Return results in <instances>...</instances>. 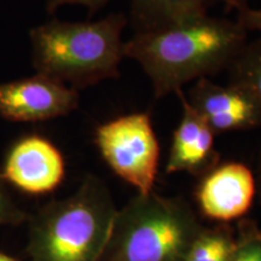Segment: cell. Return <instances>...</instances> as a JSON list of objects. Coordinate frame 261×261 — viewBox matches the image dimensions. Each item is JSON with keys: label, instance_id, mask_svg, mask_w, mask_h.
I'll return each instance as SVG.
<instances>
[{"label": "cell", "instance_id": "3", "mask_svg": "<svg viewBox=\"0 0 261 261\" xmlns=\"http://www.w3.org/2000/svg\"><path fill=\"white\" fill-rule=\"evenodd\" d=\"M116 212L106 182L86 175L73 195L45 204L29 219L31 261H99Z\"/></svg>", "mask_w": 261, "mask_h": 261}, {"label": "cell", "instance_id": "15", "mask_svg": "<svg viewBox=\"0 0 261 261\" xmlns=\"http://www.w3.org/2000/svg\"><path fill=\"white\" fill-rule=\"evenodd\" d=\"M25 219V214L14 203L0 180V226L18 224Z\"/></svg>", "mask_w": 261, "mask_h": 261}, {"label": "cell", "instance_id": "6", "mask_svg": "<svg viewBox=\"0 0 261 261\" xmlns=\"http://www.w3.org/2000/svg\"><path fill=\"white\" fill-rule=\"evenodd\" d=\"M79 92L44 75L0 84V116L14 122H40L79 107Z\"/></svg>", "mask_w": 261, "mask_h": 261}, {"label": "cell", "instance_id": "16", "mask_svg": "<svg viewBox=\"0 0 261 261\" xmlns=\"http://www.w3.org/2000/svg\"><path fill=\"white\" fill-rule=\"evenodd\" d=\"M236 10V21L247 32L255 31L261 33V9H252L248 5H242Z\"/></svg>", "mask_w": 261, "mask_h": 261}, {"label": "cell", "instance_id": "7", "mask_svg": "<svg viewBox=\"0 0 261 261\" xmlns=\"http://www.w3.org/2000/svg\"><path fill=\"white\" fill-rule=\"evenodd\" d=\"M184 94L215 135L261 127V100L243 87L203 77Z\"/></svg>", "mask_w": 261, "mask_h": 261}, {"label": "cell", "instance_id": "11", "mask_svg": "<svg viewBox=\"0 0 261 261\" xmlns=\"http://www.w3.org/2000/svg\"><path fill=\"white\" fill-rule=\"evenodd\" d=\"M221 0H130L128 21L136 33L158 31L210 14Z\"/></svg>", "mask_w": 261, "mask_h": 261}, {"label": "cell", "instance_id": "17", "mask_svg": "<svg viewBox=\"0 0 261 261\" xmlns=\"http://www.w3.org/2000/svg\"><path fill=\"white\" fill-rule=\"evenodd\" d=\"M110 0H47L46 10L48 14H54L58 9L65 5H80L86 8L90 14L103 9Z\"/></svg>", "mask_w": 261, "mask_h": 261}, {"label": "cell", "instance_id": "12", "mask_svg": "<svg viewBox=\"0 0 261 261\" xmlns=\"http://www.w3.org/2000/svg\"><path fill=\"white\" fill-rule=\"evenodd\" d=\"M236 240V231L228 225L203 227L182 261H227Z\"/></svg>", "mask_w": 261, "mask_h": 261}, {"label": "cell", "instance_id": "2", "mask_svg": "<svg viewBox=\"0 0 261 261\" xmlns=\"http://www.w3.org/2000/svg\"><path fill=\"white\" fill-rule=\"evenodd\" d=\"M127 23L125 15L113 12L93 22L54 19L38 25L29 34L34 69L76 91L119 77Z\"/></svg>", "mask_w": 261, "mask_h": 261}, {"label": "cell", "instance_id": "20", "mask_svg": "<svg viewBox=\"0 0 261 261\" xmlns=\"http://www.w3.org/2000/svg\"><path fill=\"white\" fill-rule=\"evenodd\" d=\"M0 261H17V260L14 259V257H11V256L5 255V254L0 253Z\"/></svg>", "mask_w": 261, "mask_h": 261}, {"label": "cell", "instance_id": "14", "mask_svg": "<svg viewBox=\"0 0 261 261\" xmlns=\"http://www.w3.org/2000/svg\"><path fill=\"white\" fill-rule=\"evenodd\" d=\"M227 261H261V228L254 221H240Z\"/></svg>", "mask_w": 261, "mask_h": 261}, {"label": "cell", "instance_id": "13", "mask_svg": "<svg viewBox=\"0 0 261 261\" xmlns=\"http://www.w3.org/2000/svg\"><path fill=\"white\" fill-rule=\"evenodd\" d=\"M227 73L228 83L243 87L261 100V37L243 45Z\"/></svg>", "mask_w": 261, "mask_h": 261}, {"label": "cell", "instance_id": "18", "mask_svg": "<svg viewBox=\"0 0 261 261\" xmlns=\"http://www.w3.org/2000/svg\"><path fill=\"white\" fill-rule=\"evenodd\" d=\"M221 2L225 3V5L227 6V9H233L236 10L242 5H247L248 0H221Z\"/></svg>", "mask_w": 261, "mask_h": 261}, {"label": "cell", "instance_id": "9", "mask_svg": "<svg viewBox=\"0 0 261 261\" xmlns=\"http://www.w3.org/2000/svg\"><path fill=\"white\" fill-rule=\"evenodd\" d=\"M64 159L50 140L31 136L19 140L9 152L3 177L33 195L55 190L64 178Z\"/></svg>", "mask_w": 261, "mask_h": 261}, {"label": "cell", "instance_id": "8", "mask_svg": "<svg viewBox=\"0 0 261 261\" xmlns=\"http://www.w3.org/2000/svg\"><path fill=\"white\" fill-rule=\"evenodd\" d=\"M255 195V175L241 162L217 165L202 175L196 191L202 214L221 223L242 218L252 207Z\"/></svg>", "mask_w": 261, "mask_h": 261}, {"label": "cell", "instance_id": "19", "mask_svg": "<svg viewBox=\"0 0 261 261\" xmlns=\"http://www.w3.org/2000/svg\"><path fill=\"white\" fill-rule=\"evenodd\" d=\"M255 180H256V194H259L261 198V150L259 155V162H257V171L255 175Z\"/></svg>", "mask_w": 261, "mask_h": 261}, {"label": "cell", "instance_id": "4", "mask_svg": "<svg viewBox=\"0 0 261 261\" xmlns=\"http://www.w3.org/2000/svg\"><path fill=\"white\" fill-rule=\"evenodd\" d=\"M203 227L182 198L137 194L117 210L99 261H182Z\"/></svg>", "mask_w": 261, "mask_h": 261}, {"label": "cell", "instance_id": "1", "mask_svg": "<svg viewBox=\"0 0 261 261\" xmlns=\"http://www.w3.org/2000/svg\"><path fill=\"white\" fill-rule=\"evenodd\" d=\"M247 34L237 21L208 14L172 27L135 33L123 51L144 70L155 97L162 98L227 70L247 42Z\"/></svg>", "mask_w": 261, "mask_h": 261}, {"label": "cell", "instance_id": "10", "mask_svg": "<svg viewBox=\"0 0 261 261\" xmlns=\"http://www.w3.org/2000/svg\"><path fill=\"white\" fill-rule=\"evenodd\" d=\"M181 102L180 122L173 133L166 172L203 175L218 165L215 133L204 119L188 103L184 91L177 93Z\"/></svg>", "mask_w": 261, "mask_h": 261}, {"label": "cell", "instance_id": "5", "mask_svg": "<svg viewBox=\"0 0 261 261\" xmlns=\"http://www.w3.org/2000/svg\"><path fill=\"white\" fill-rule=\"evenodd\" d=\"M94 143L117 177L138 194L154 191L160 144L149 114H127L102 123L94 132Z\"/></svg>", "mask_w": 261, "mask_h": 261}]
</instances>
